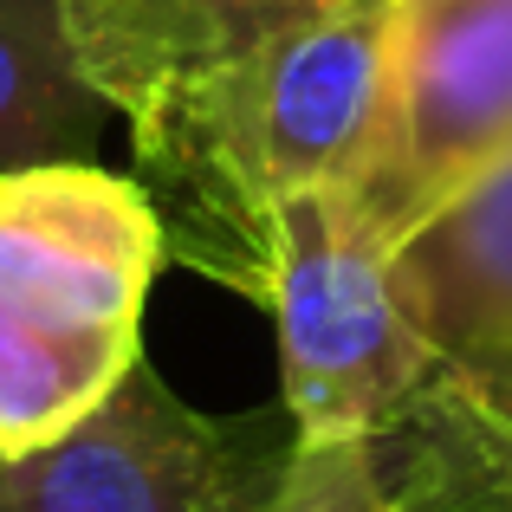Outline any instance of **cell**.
<instances>
[{"mask_svg": "<svg viewBox=\"0 0 512 512\" xmlns=\"http://www.w3.org/2000/svg\"><path fill=\"white\" fill-rule=\"evenodd\" d=\"M389 0H331L130 124L169 260L260 299L273 214L357 169L376 111Z\"/></svg>", "mask_w": 512, "mask_h": 512, "instance_id": "cell-1", "label": "cell"}, {"mask_svg": "<svg viewBox=\"0 0 512 512\" xmlns=\"http://www.w3.org/2000/svg\"><path fill=\"white\" fill-rule=\"evenodd\" d=\"M260 305L279 331V402L292 441H370L441 370L396 292V247L338 182L273 214Z\"/></svg>", "mask_w": 512, "mask_h": 512, "instance_id": "cell-2", "label": "cell"}, {"mask_svg": "<svg viewBox=\"0 0 512 512\" xmlns=\"http://www.w3.org/2000/svg\"><path fill=\"white\" fill-rule=\"evenodd\" d=\"M512 156V0H389L376 111L344 195L396 247Z\"/></svg>", "mask_w": 512, "mask_h": 512, "instance_id": "cell-3", "label": "cell"}, {"mask_svg": "<svg viewBox=\"0 0 512 512\" xmlns=\"http://www.w3.org/2000/svg\"><path fill=\"white\" fill-rule=\"evenodd\" d=\"M286 454L273 422H214L137 363L78 428L0 461V512H266Z\"/></svg>", "mask_w": 512, "mask_h": 512, "instance_id": "cell-4", "label": "cell"}, {"mask_svg": "<svg viewBox=\"0 0 512 512\" xmlns=\"http://www.w3.org/2000/svg\"><path fill=\"white\" fill-rule=\"evenodd\" d=\"M169 260V234L137 175L26 163L0 175V305L65 331L143 338V299Z\"/></svg>", "mask_w": 512, "mask_h": 512, "instance_id": "cell-5", "label": "cell"}, {"mask_svg": "<svg viewBox=\"0 0 512 512\" xmlns=\"http://www.w3.org/2000/svg\"><path fill=\"white\" fill-rule=\"evenodd\" d=\"M59 7L91 91L130 130L195 78L325 13L331 0H59Z\"/></svg>", "mask_w": 512, "mask_h": 512, "instance_id": "cell-6", "label": "cell"}, {"mask_svg": "<svg viewBox=\"0 0 512 512\" xmlns=\"http://www.w3.org/2000/svg\"><path fill=\"white\" fill-rule=\"evenodd\" d=\"M396 292L441 363L512 350V156L396 240Z\"/></svg>", "mask_w": 512, "mask_h": 512, "instance_id": "cell-7", "label": "cell"}, {"mask_svg": "<svg viewBox=\"0 0 512 512\" xmlns=\"http://www.w3.org/2000/svg\"><path fill=\"white\" fill-rule=\"evenodd\" d=\"M383 512H512V422L441 363L415 402L370 435Z\"/></svg>", "mask_w": 512, "mask_h": 512, "instance_id": "cell-8", "label": "cell"}, {"mask_svg": "<svg viewBox=\"0 0 512 512\" xmlns=\"http://www.w3.org/2000/svg\"><path fill=\"white\" fill-rule=\"evenodd\" d=\"M104 117L111 104L91 91L59 0H0V175L91 156Z\"/></svg>", "mask_w": 512, "mask_h": 512, "instance_id": "cell-9", "label": "cell"}, {"mask_svg": "<svg viewBox=\"0 0 512 512\" xmlns=\"http://www.w3.org/2000/svg\"><path fill=\"white\" fill-rule=\"evenodd\" d=\"M137 363L143 338L130 331H65L0 305V461L78 428Z\"/></svg>", "mask_w": 512, "mask_h": 512, "instance_id": "cell-10", "label": "cell"}, {"mask_svg": "<svg viewBox=\"0 0 512 512\" xmlns=\"http://www.w3.org/2000/svg\"><path fill=\"white\" fill-rule=\"evenodd\" d=\"M266 512H383L370 441H292Z\"/></svg>", "mask_w": 512, "mask_h": 512, "instance_id": "cell-11", "label": "cell"}, {"mask_svg": "<svg viewBox=\"0 0 512 512\" xmlns=\"http://www.w3.org/2000/svg\"><path fill=\"white\" fill-rule=\"evenodd\" d=\"M454 370L467 376V389H474L487 409H500L512 422V350H487V357H467V363H454Z\"/></svg>", "mask_w": 512, "mask_h": 512, "instance_id": "cell-12", "label": "cell"}]
</instances>
